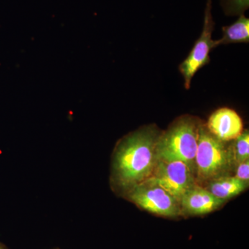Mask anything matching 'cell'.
Segmentation results:
<instances>
[{
  "label": "cell",
  "mask_w": 249,
  "mask_h": 249,
  "mask_svg": "<svg viewBox=\"0 0 249 249\" xmlns=\"http://www.w3.org/2000/svg\"><path fill=\"white\" fill-rule=\"evenodd\" d=\"M0 249H8L3 244L0 243Z\"/></svg>",
  "instance_id": "14"
},
{
  "label": "cell",
  "mask_w": 249,
  "mask_h": 249,
  "mask_svg": "<svg viewBox=\"0 0 249 249\" xmlns=\"http://www.w3.org/2000/svg\"><path fill=\"white\" fill-rule=\"evenodd\" d=\"M206 125L213 135L224 142H232L243 132V122L240 115L228 107L214 111Z\"/></svg>",
  "instance_id": "7"
},
{
  "label": "cell",
  "mask_w": 249,
  "mask_h": 249,
  "mask_svg": "<svg viewBox=\"0 0 249 249\" xmlns=\"http://www.w3.org/2000/svg\"><path fill=\"white\" fill-rule=\"evenodd\" d=\"M226 202L196 183L183 196L180 205L182 215L197 216L213 212Z\"/></svg>",
  "instance_id": "8"
},
{
  "label": "cell",
  "mask_w": 249,
  "mask_h": 249,
  "mask_svg": "<svg viewBox=\"0 0 249 249\" xmlns=\"http://www.w3.org/2000/svg\"><path fill=\"white\" fill-rule=\"evenodd\" d=\"M222 2L227 14L239 16L244 14L249 5V0H222Z\"/></svg>",
  "instance_id": "12"
},
{
  "label": "cell",
  "mask_w": 249,
  "mask_h": 249,
  "mask_svg": "<svg viewBox=\"0 0 249 249\" xmlns=\"http://www.w3.org/2000/svg\"><path fill=\"white\" fill-rule=\"evenodd\" d=\"M212 0H207L205 9L204 27L202 32L196 41L187 58L178 67L184 79L185 89H189L191 81L196 72L211 61L210 53L216 48L215 40L212 39L214 22L211 14Z\"/></svg>",
  "instance_id": "5"
},
{
  "label": "cell",
  "mask_w": 249,
  "mask_h": 249,
  "mask_svg": "<svg viewBox=\"0 0 249 249\" xmlns=\"http://www.w3.org/2000/svg\"><path fill=\"white\" fill-rule=\"evenodd\" d=\"M249 42V19L240 15L231 25L222 27V37L215 40L216 47L229 44L248 43Z\"/></svg>",
  "instance_id": "10"
},
{
  "label": "cell",
  "mask_w": 249,
  "mask_h": 249,
  "mask_svg": "<svg viewBox=\"0 0 249 249\" xmlns=\"http://www.w3.org/2000/svg\"><path fill=\"white\" fill-rule=\"evenodd\" d=\"M203 187L216 197L224 201L238 196L248 188L245 183L232 175L211 180Z\"/></svg>",
  "instance_id": "9"
},
{
  "label": "cell",
  "mask_w": 249,
  "mask_h": 249,
  "mask_svg": "<svg viewBox=\"0 0 249 249\" xmlns=\"http://www.w3.org/2000/svg\"><path fill=\"white\" fill-rule=\"evenodd\" d=\"M233 176L238 178L247 186L249 185V160L237 163L232 168Z\"/></svg>",
  "instance_id": "13"
},
{
  "label": "cell",
  "mask_w": 249,
  "mask_h": 249,
  "mask_svg": "<svg viewBox=\"0 0 249 249\" xmlns=\"http://www.w3.org/2000/svg\"><path fill=\"white\" fill-rule=\"evenodd\" d=\"M160 132L154 124L124 136L113 154L111 183L121 194L151 178L157 164V143Z\"/></svg>",
  "instance_id": "1"
},
{
  "label": "cell",
  "mask_w": 249,
  "mask_h": 249,
  "mask_svg": "<svg viewBox=\"0 0 249 249\" xmlns=\"http://www.w3.org/2000/svg\"><path fill=\"white\" fill-rule=\"evenodd\" d=\"M150 178L179 202L187 192L196 184L194 173L179 160L158 159Z\"/></svg>",
  "instance_id": "6"
},
{
  "label": "cell",
  "mask_w": 249,
  "mask_h": 249,
  "mask_svg": "<svg viewBox=\"0 0 249 249\" xmlns=\"http://www.w3.org/2000/svg\"><path fill=\"white\" fill-rule=\"evenodd\" d=\"M233 167L237 163L249 160V132L245 129L242 134L230 142Z\"/></svg>",
  "instance_id": "11"
},
{
  "label": "cell",
  "mask_w": 249,
  "mask_h": 249,
  "mask_svg": "<svg viewBox=\"0 0 249 249\" xmlns=\"http://www.w3.org/2000/svg\"><path fill=\"white\" fill-rule=\"evenodd\" d=\"M200 119L184 115L178 118L164 132H160L157 143L158 159L179 160L194 173Z\"/></svg>",
  "instance_id": "2"
},
{
  "label": "cell",
  "mask_w": 249,
  "mask_h": 249,
  "mask_svg": "<svg viewBox=\"0 0 249 249\" xmlns=\"http://www.w3.org/2000/svg\"><path fill=\"white\" fill-rule=\"evenodd\" d=\"M124 196L140 209L156 215L172 218L182 215L179 201L151 178L134 186Z\"/></svg>",
  "instance_id": "4"
},
{
  "label": "cell",
  "mask_w": 249,
  "mask_h": 249,
  "mask_svg": "<svg viewBox=\"0 0 249 249\" xmlns=\"http://www.w3.org/2000/svg\"><path fill=\"white\" fill-rule=\"evenodd\" d=\"M229 142L216 138L201 122L198 135L195 177L196 182L203 186L215 178L231 175L233 163Z\"/></svg>",
  "instance_id": "3"
}]
</instances>
